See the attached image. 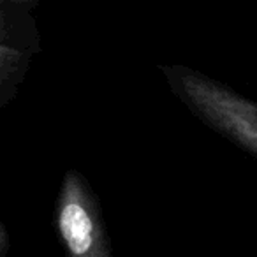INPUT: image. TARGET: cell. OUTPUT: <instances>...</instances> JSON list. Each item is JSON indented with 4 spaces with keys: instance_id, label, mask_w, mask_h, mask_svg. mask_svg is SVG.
<instances>
[{
    "instance_id": "cell-1",
    "label": "cell",
    "mask_w": 257,
    "mask_h": 257,
    "mask_svg": "<svg viewBox=\"0 0 257 257\" xmlns=\"http://www.w3.org/2000/svg\"><path fill=\"white\" fill-rule=\"evenodd\" d=\"M159 71L197 120L257 161V99L187 65H159Z\"/></svg>"
},
{
    "instance_id": "cell-2",
    "label": "cell",
    "mask_w": 257,
    "mask_h": 257,
    "mask_svg": "<svg viewBox=\"0 0 257 257\" xmlns=\"http://www.w3.org/2000/svg\"><path fill=\"white\" fill-rule=\"evenodd\" d=\"M53 222L67 257H113L102 208L78 169H67L62 176Z\"/></svg>"
},
{
    "instance_id": "cell-4",
    "label": "cell",
    "mask_w": 257,
    "mask_h": 257,
    "mask_svg": "<svg viewBox=\"0 0 257 257\" xmlns=\"http://www.w3.org/2000/svg\"><path fill=\"white\" fill-rule=\"evenodd\" d=\"M0 6L6 8H16V9H27L34 11L39 6V0H0Z\"/></svg>"
},
{
    "instance_id": "cell-5",
    "label": "cell",
    "mask_w": 257,
    "mask_h": 257,
    "mask_svg": "<svg viewBox=\"0 0 257 257\" xmlns=\"http://www.w3.org/2000/svg\"><path fill=\"white\" fill-rule=\"evenodd\" d=\"M9 246H11V241H9V232L6 224H0V257H8Z\"/></svg>"
},
{
    "instance_id": "cell-3",
    "label": "cell",
    "mask_w": 257,
    "mask_h": 257,
    "mask_svg": "<svg viewBox=\"0 0 257 257\" xmlns=\"http://www.w3.org/2000/svg\"><path fill=\"white\" fill-rule=\"evenodd\" d=\"M43 50L32 11L0 6V106L18 93L34 57Z\"/></svg>"
}]
</instances>
